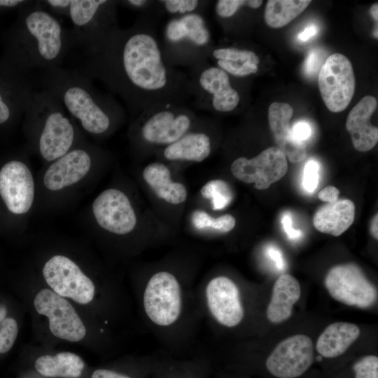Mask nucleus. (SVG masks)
I'll use <instances>...</instances> for the list:
<instances>
[{"label": "nucleus", "mask_w": 378, "mask_h": 378, "mask_svg": "<svg viewBox=\"0 0 378 378\" xmlns=\"http://www.w3.org/2000/svg\"><path fill=\"white\" fill-rule=\"evenodd\" d=\"M288 170L284 153L276 146L269 147L250 159L239 157L231 164L232 174L246 183H254L258 190L268 188L282 178Z\"/></svg>", "instance_id": "obj_18"}, {"label": "nucleus", "mask_w": 378, "mask_h": 378, "mask_svg": "<svg viewBox=\"0 0 378 378\" xmlns=\"http://www.w3.org/2000/svg\"><path fill=\"white\" fill-rule=\"evenodd\" d=\"M84 367L83 359L71 352H61L55 356L44 355L35 362V368L38 373L52 378H78Z\"/></svg>", "instance_id": "obj_29"}, {"label": "nucleus", "mask_w": 378, "mask_h": 378, "mask_svg": "<svg viewBox=\"0 0 378 378\" xmlns=\"http://www.w3.org/2000/svg\"><path fill=\"white\" fill-rule=\"evenodd\" d=\"M38 1L41 6L56 17H67L68 15L70 0H44Z\"/></svg>", "instance_id": "obj_38"}, {"label": "nucleus", "mask_w": 378, "mask_h": 378, "mask_svg": "<svg viewBox=\"0 0 378 378\" xmlns=\"http://www.w3.org/2000/svg\"><path fill=\"white\" fill-rule=\"evenodd\" d=\"M293 109L288 103L273 102L268 108V122L277 146L290 162L297 163L307 157L305 146L293 138L290 120Z\"/></svg>", "instance_id": "obj_22"}, {"label": "nucleus", "mask_w": 378, "mask_h": 378, "mask_svg": "<svg viewBox=\"0 0 378 378\" xmlns=\"http://www.w3.org/2000/svg\"><path fill=\"white\" fill-rule=\"evenodd\" d=\"M118 6L138 13L139 15L155 14L160 19L158 12L157 0H121L117 1Z\"/></svg>", "instance_id": "obj_37"}, {"label": "nucleus", "mask_w": 378, "mask_h": 378, "mask_svg": "<svg viewBox=\"0 0 378 378\" xmlns=\"http://www.w3.org/2000/svg\"><path fill=\"white\" fill-rule=\"evenodd\" d=\"M1 42L0 58L27 73L62 66L74 46L70 29L38 1L18 10L17 18L3 34Z\"/></svg>", "instance_id": "obj_3"}, {"label": "nucleus", "mask_w": 378, "mask_h": 378, "mask_svg": "<svg viewBox=\"0 0 378 378\" xmlns=\"http://www.w3.org/2000/svg\"><path fill=\"white\" fill-rule=\"evenodd\" d=\"M158 12L161 18L181 17L190 14H203L211 1L207 0H157Z\"/></svg>", "instance_id": "obj_31"}, {"label": "nucleus", "mask_w": 378, "mask_h": 378, "mask_svg": "<svg viewBox=\"0 0 378 378\" xmlns=\"http://www.w3.org/2000/svg\"><path fill=\"white\" fill-rule=\"evenodd\" d=\"M25 154L15 153L0 158V229H12L33 206L35 181Z\"/></svg>", "instance_id": "obj_7"}, {"label": "nucleus", "mask_w": 378, "mask_h": 378, "mask_svg": "<svg viewBox=\"0 0 378 378\" xmlns=\"http://www.w3.org/2000/svg\"><path fill=\"white\" fill-rule=\"evenodd\" d=\"M197 119L187 104L158 105L146 109L133 120L130 136L137 145L165 148L186 134Z\"/></svg>", "instance_id": "obj_8"}, {"label": "nucleus", "mask_w": 378, "mask_h": 378, "mask_svg": "<svg viewBox=\"0 0 378 378\" xmlns=\"http://www.w3.org/2000/svg\"><path fill=\"white\" fill-rule=\"evenodd\" d=\"M355 205L348 199L326 203L320 206L313 216L315 228L332 236H340L353 223Z\"/></svg>", "instance_id": "obj_26"}, {"label": "nucleus", "mask_w": 378, "mask_h": 378, "mask_svg": "<svg viewBox=\"0 0 378 378\" xmlns=\"http://www.w3.org/2000/svg\"><path fill=\"white\" fill-rule=\"evenodd\" d=\"M143 178L155 194L164 201L179 204L186 201L188 191L186 186L173 181L169 167L164 163L148 164L143 170Z\"/></svg>", "instance_id": "obj_27"}, {"label": "nucleus", "mask_w": 378, "mask_h": 378, "mask_svg": "<svg viewBox=\"0 0 378 378\" xmlns=\"http://www.w3.org/2000/svg\"><path fill=\"white\" fill-rule=\"evenodd\" d=\"M281 224L284 230L289 239H298L302 236V232L300 230H295L293 228L292 217L289 213H284V214L282 216Z\"/></svg>", "instance_id": "obj_41"}, {"label": "nucleus", "mask_w": 378, "mask_h": 378, "mask_svg": "<svg viewBox=\"0 0 378 378\" xmlns=\"http://www.w3.org/2000/svg\"><path fill=\"white\" fill-rule=\"evenodd\" d=\"M192 127L176 141L164 148L162 155L166 160L200 162L210 155L211 135L206 130H193Z\"/></svg>", "instance_id": "obj_24"}, {"label": "nucleus", "mask_w": 378, "mask_h": 378, "mask_svg": "<svg viewBox=\"0 0 378 378\" xmlns=\"http://www.w3.org/2000/svg\"><path fill=\"white\" fill-rule=\"evenodd\" d=\"M355 378H378V358L374 355L365 356L353 366Z\"/></svg>", "instance_id": "obj_35"}, {"label": "nucleus", "mask_w": 378, "mask_h": 378, "mask_svg": "<svg viewBox=\"0 0 378 378\" xmlns=\"http://www.w3.org/2000/svg\"><path fill=\"white\" fill-rule=\"evenodd\" d=\"M340 190L337 188L328 186L319 192L318 197L326 203H333L338 200Z\"/></svg>", "instance_id": "obj_43"}, {"label": "nucleus", "mask_w": 378, "mask_h": 378, "mask_svg": "<svg viewBox=\"0 0 378 378\" xmlns=\"http://www.w3.org/2000/svg\"><path fill=\"white\" fill-rule=\"evenodd\" d=\"M100 150L85 140L50 162L43 184L50 192H60L83 181L91 171Z\"/></svg>", "instance_id": "obj_14"}, {"label": "nucleus", "mask_w": 378, "mask_h": 378, "mask_svg": "<svg viewBox=\"0 0 378 378\" xmlns=\"http://www.w3.org/2000/svg\"><path fill=\"white\" fill-rule=\"evenodd\" d=\"M115 0H70L67 18L74 48L88 44L118 27ZM73 48V49H74Z\"/></svg>", "instance_id": "obj_11"}, {"label": "nucleus", "mask_w": 378, "mask_h": 378, "mask_svg": "<svg viewBox=\"0 0 378 378\" xmlns=\"http://www.w3.org/2000/svg\"><path fill=\"white\" fill-rule=\"evenodd\" d=\"M23 130L29 150L52 162L85 138L79 126L50 92H34L24 113Z\"/></svg>", "instance_id": "obj_5"}, {"label": "nucleus", "mask_w": 378, "mask_h": 378, "mask_svg": "<svg viewBox=\"0 0 378 378\" xmlns=\"http://www.w3.org/2000/svg\"><path fill=\"white\" fill-rule=\"evenodd\" d=\"M192 221L197 230H214L223 233L233 230L236 224L235 218L230 214L214 218L203 210L195 211L192 214Z\"/></svg>", "instance_id": "obj_33"}, {"label": "nucleus", "mask_w": 378, "mask_h": 378, "mask_svg": "<svg viewBox=\"0 0 378 378\" xmlns=\"http://www.w3.org/2000/svg\"><path fill=\"white\" fill-rule=\"evenodd\" d=\"M186 378H197V377H186Z\"/></svg>", "instance_id": "obj_49"}, {"label": "nucleus", "mask_w": 378, "mask_h": 378, "mask_svg": "<svg viewBox=\"0 0 378 378\" xmlns=\"http://www.w3.org/2000/svg\"><path fill=\"white\" fill-rule=\"evenodd\" d=\"M159 41L164 61L188 69L208 61L214 45L207 22L200 13L169 18Z\"/></svg>", "instance_id": "obj_6"}, {"label": "nucleus", "mask_w": 378, "mask_h": 378, "mask_svg": "<svg viewBox=\"0 0 378 378\" xmlns=\"http://www.w3.org/2000/svg\"><path fill=\"white\" fill-rule=\"evenodd\" d=\"M161 19L138 15L133 24L119 26L81 46L76 70L101 81L124 102L132 118L149 108L186 104L192 98L187 73L164 59L158 35Z\"/></svg>", "instance_id": "obj_1"}, {"label": "nucleus", "mask_w": 378, "mask_h": 378, "mask_svg": "<svg viewBox=\"0 0 378 378\" xmlns=\"http://www.w3.org/2000/svg\"><path fill=\"white\" fill-rule=\"evenodd\" d=\"M317 31L318 27L315 24H311L298 34V39L301 42H306L313 38Z\"/></svg>", "instance_id": "obj_45"}, {"label": "nucleus", "mask_w": 378, "mask_h": 378, "mask_svg": "<svg viewBox=\"0 0 378 378\" xmlns=\"http://www.w3.org/2000/svg\"><path fill=\"white\" fill-rule=\"evenodd\" d=\"M318 83L326 107L334 113L344 111L355 91V76L350 60L341 53L330 55L319 71Z\"/></svg>", "instance_id": "obj_15"}, {"label": "nucleus", "mask_w": 378, "mask_h": 378, "mask_svg": "<svg viewBox=\"0 0 378 378\" xmlns=\"http://www.w3.org/2000/svg\"><path fill=\"white\" fill-rule=\"evenodd\" d=\"M18 333V326L14 318H0V354L6 353L12 348Z\"/></svg>", "instance_id": "obj_34"}, {"label": "nucleus", "mask_w": 378, "mask_h": 378, "mask_svg": "<svg viewBox=\"0 0 378 378\" xmlns=\"http://www.w3.org/2000/svg\"><path fill=\"white\" fill-rule=\"evenodd\" d=\"M39 84L93 137L106 136L126 119L124 106L111 94L96 88L91 78L75 69L58 66L43 71Z\"/></svg>", "instance_id": "obj_4"}, {"label": "nucleus", "mask_w": 378, "mask_h": 378, "mask_svg": "<svg viewBox=\"0 0 378 378\" xmlns=\"http://www.w3.org/2000/svg\"><path fill=\"white\" fill-rule=\"evenodd\" d=\"M34 92L29 73L0 58V135L17 125L24 115Z\"/></svg>", "instance_id": "obj_12"}, {"label": "nucleus", "mask_w": 378, "mask_h": 378, "mask_svg": "<svg viewBox=\"0 0 378 378\" xmlns=\"http://www.w3.org/2000/svg\"><path fill=\"white\" fill-rule=\"evenodd\" d=\"M91 378H132L128 375L119 373L118 372L106 370L98 369L94 371Z\"/></svg>", "instance_id": "obj_44"}, {"label": "nucleus", "mask_w": 378, "mask_h": 378, "mask_svg": "<svg viewBox=\"0 0 378 378\" xmlns=\"http://www.w3.org/2000/svg\"><path fill=\"white\" fill-rule=\"evenodd\" d=\"M200 193L203 198L210 200L214 211L225 209L233 200L231 188L221 179L209 181L202 186Z\"/></svg>", "instance_id": "obj_32"}, {"label": "nucleus", "mask_w": 378, "mask_h": 378, "mask_svg": "<svg viewBox=\"0 0 378 378\" xmlns=\"http://www.w3.org/2000/svg\"><path fill=\"white\" fill-rule=\"evenodd\" d=\"M359 335L360 329L354 323H334L329 325L319 335L316 348L325 358H336L343 354Z\"/></svg>", "instance_id": "obj_28"}, {"label": "nucleus", "mask_w": 378, "mask_h": 378, "mask_svg": "<svg viewBox=\"0 0 378 378\" xmlns=\"http://www.w3.org/2000/svg\"><path fill=\"white\" fill-rule=\"evenodd\" d=\"M370 14L374 20L377 22L378 21V4H374L370 8Z\"/></svg>", "instance_id": "obj_48"}, {"label": "nucleus", "mask_w": 378, "mask_h": 378, "mask_svg": "<svg viewBox=\"0 0 378 378\" xmlns=\"http://www.w3.org/2000/svg\"><path fill=\"white\" fill-rule=\"evenodd\" d=\"M320 164L314 159L307 161L303 169L302 186L309 193L314 192L318 185Z\"/></svg>", "instance_id": "obj_36"}, {"label": "nucleus", "mask_w": 378, "mask_h": 378, "mask_svg": "<svg viewBox=\"0 0 378 378\" xmlns=\"http://www.w3.org/2000/svg\"><path fill=\"white\" fill-rule=\"evenodd\" d=\"M32 1L29 0H0V13L15 10L18 11L29 5Z\"/></svg>", "instance_id": "obj_42"}, {"label": "nucleus", "mask_w": 378, "mask_h": 378, "mask_svg": "<svg viewBox=\"0 0 378 378\" xmlns=\"http://www.w3.org/2000/svg\"><path fill=\"white\" fill-rule=\"evenodd\" d=\"M324 284L332 298L349 306L365 309L374 305L377 300L376 287L354 263L332 267Z\"/></svg>", "instance_id": "obj_13"}, {"label": "nucleus", "mask_w": 378, "mask_h": 378, "mask_svg": "<svg viewBox=\"0 0 378 378\" xmlns=\"http://www.w3.org/2000/svg\"><path fill=\"white\" fill-rule=\"evenodd\" d=\"M34 304L40 314L48 318L49 328L55 337L78 342L86 335V328L73 306L54 291L43 288L35 296Z\"/></svg>", "instance_id": "obj_17"}, {"label": "nucleus", "mask_w": 378, "mask_h": 378, "mask_svg": "<svg viewBox=\"0 0 378 378\" xmlns=\"http://www.w3.org/2000/svg\"><path fill=\"white\" fill-rule=\"evenodd\" d=\"M308 0H270L267 2L264 18L272 28L287 25L310 4Z\"/></svg>", "instance_id": "obj_30"}, {"label": "nucleus", "mask_w": 378, "mask_h": 378, "mask_svg": "<svg viewBox=\"0 0 378 378\" xmlns=\"http://www.w3.org/2000/svg\"><path fill=\"white\" fill-rule=\"evenodd\" d=\"M301 295L298 281L288 274H281L275 281L270 302L267 309V317L273 323H280L292 315L293 305Z\"/></svg>", "instance_id": "obj_25"}, {"label": "nucleus", "mask_w": 378, "mask_h": 378, "mask_svg": "<svg viewBox=\"0 0 378 378\" xmlns=\"http://www.w3.org/2000/svg\"><path fill=\"white\" fill-rule=\"evenodd\" d=\"M314 358L312 340L299 334L279 343L268 356L265 365L269 372L277 378H295L309 368Z\"/></svg>", "instance_id": "obj_19"}, {"label": "nucleus", "mask_w": 378, "mask_h": 378, "mask_svg": "<svg viewBox=\"0 0 378 378\" xmlns=\"http://www.w3.org/2000/svg\"><path fill=\"white\" fill-rule=\"evenodd\" d=\"M42 273L48 285L57 295L81 304H88L94 299V283L69 258L53 255L43 265Z\"/></svg>", "instance_id": "obj_16"}, {"label": "nucleus", "mask_w": 378, "mask_h": 378, "mask_svg": "<svg viewBox=\"0 0 378 378\" xmlns=\"http://www.w3.org/2000/svg\"><path fill=\"white\" fill-rule=\"evenodd\" d=\"M377 107V99L367 95L348 114L346 130L351 135L354 147L358 151H368L377 144L378 128L372 125L370 121Z\"/></svg>", "instance_id": "obj_21"}, {"label": "nucleus", "mask_w": 378, "mask_h": 378, "mask_svg": "<svg viewBox=\"0 0 378 378\" xmlns=\"http://www.w3.org/2000/svg\"><path fill=\"white\" fill-rule=\"evenodd\" d=\"M377 224H378V215L377 214L372 218L371 224H370V232L372 237L376 239H378Z\"/></svg>", "instance_id": "obj_47"}, {"label": "nucleus", "mask_w": 378, "mask_h": 378, "mask_svg": "<svg viewBox=\"0 0 378 378\" xmlns=\"http://www.w3.org/2000/svg\"><path fill=\"white\" fill-rule=\"evenodd\" d=\"M92 211L98 225L115 234H127L136 225V216L130 199L116 188L99 193L92 202Z\"/></svg>", "instance_id": "obj_20"}, {"label": "nucleus", "mask_w": 378, "mask_h": 378, "mask_svg": "<svg viewBox=\"0 0 378 378\" xmlns=\"http://www.w3.org/2000/svg\"><path fill=\"white\" fill-rule=\"evenodd\" d=\"M230 76L242 78L258 71L260 58L255 51L236 46H215L209 51L208 60Z\"/></svg>", "instance_id": "obj_23"}, {"label": "nucleus", "mask_w": 378, "mask_h": 378, "mask_svg": "<svg viewBox=\"0 0 378 378\" xmlns=\"http://www.w3.org/2000/svg\"><path fill=\"white\" fill-rule=\"evenodd\" d=\"M192 98L196 108L211 113H231L240 106L242 97L232 76L208 61L188 69Z\"/></svg>", "instance_id": "obj_10"}, {"label": "nucleus", "mask_w": 378, "mask_h": 378, "mask_svg": "<svg viewBox=\"0 0 378 378\" xmlns=\"http://www.w3.org/2000/svg\"><path fill=\"white\" fill-rule=\"evenodd\" d=\"M321 62V56L319 51L312 50L310 52L305 60L304 65V70L307 75H314L319 66Z\"/></svg>", "instance_id": "obj_40"}, {"label": "nucleus", "mask_w": 378, "mask_h": 378, "mask_svg": "<svg viewBox=\"0 0 378 378\" xmlns=\"http://www.w3.org/2000/svg\"><path fill=\"white\" fill-rule=\"evenodd\" d=\"M140 292L143 317L155 339L172 350L190 347L203 323L196 287L160 270L148 275Z\"/></svg>", "instance_id": "obj_2"}, {"label": "nucleus", "mask_w": 378, "mask_h": 378, "mask_svg": "<svg viewBox=\"0 0 378 378\" xmlns=\"http://www.w3.org/2000/svg\"><path fill=\"white\" fill-rule=\"evenodd\" d=\"M267 254L270 258L276 262V267L281 269L284 266V262L281 251L274 246L267 248Z\"/></svg>", "instance_id": "obj_46"}, {"label": "nucleus", "mask_w": 378, "mask_h": 378, "mask_svg": "<svg viewBox=\"0 0 378 378\" xmlns=\"http://www.w3.org/2000/svg\"><path fill=\"white\" fill-rule=\"evenodd\" d=\"M203 323L223 328L238 327L245 317L241 288L227 276L218 274L196 287Z\"/></svg>", "instance_id": "obj_9"}, {"label": "nucleus", "mask_w": 378, "mask_h": 378, "mask_svg": "<svg viewBox=\"0 0 378 378\" xmlns=\"http://www.w3.org/2000/svg\"><path fill=\"white\" fill-rule=\"evenodd\" d=\"M293 139L298 144L305 146V142L312 136V128L306 120H299L291 127Z\"/></svg>", "instance_id": "obj_39"}]
</instances>
